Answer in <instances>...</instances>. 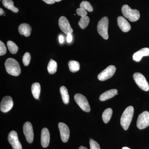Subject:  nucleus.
I'll return each instance as SVG.
<instances>
[{
  "label": "nucleus",
  "mask_w": 149,
  "mask_h": 149,
  "mask_svg": "<svg viewBox=\"0 0 149 149\" xmlns=\"http://www.w3.org/2000/svg\"><path fill=\"white\" fill-rule=\"evenodd\" d=\"M109 19L104 17L100 19L98 24L97 29L99 35L104 40H108V35Z\"/></svg>",
  "instance_id": "4"
},
{
  "label": "nucleus",
  "mask_w": 149,
  "mask_h": 149,
  "mask_svg": "<svg viewBox=\"0 0 149 149\" xmlns=\"http://www.w3.org/2000/svg\"><path fill=\"white\" fill-rule=\"evenodd\" d=\"M147 56H149V48H143L138 52H136L133 54V60L134 61L139 62L141 61V59L143 57Z\"/></svg>",
  "instance_id": "16"
},
{
  "label": "nucleus",
  "mask_w": 149,
  "mask_h": 149,
  "mask_svg": "<svg viewBox=\"0 0 149 149\" xmlns=\"http://www.w3.org/2000/svg\"><path fill=\"white\" fill-rule=\"evenodd\" d=\"M23 132L28 143H31L34 140V132L32 124L29 122H26L23 126Z\"/></svg>",
  "instance_id": "12"
},
{
  "label": "nucleus",
  "mask_w": 149,
  "mask_h": 149,
  "mask_svg": "<svg viewBox=\"0 0 149 149\" xmlns=\"http://www.w3.org/2000/svg\"><path fill=\"white\" fill-rule=\"evenodd\" d=\"M121 11L123 16L132 22L137 21L140 17V13L139 10L132 9L127 5L123 6Z\"/></svg>",
  "instance_id": "3"
},
{
  "label": "nucleus",
  "mask_w": 149,
  "mask_h": 149,
  "mask_svg": "<svg viewBox=\"0 0 149 149\" xmlns=\"http://www.w3.org/2000/svg\"><path fill=\"white\" fill-rule=\"evenodd\" d=\"M133 78L138 86L141 90L145 91L149 90V85L145 76L139 72H136L133 74Z\"/></svg>",
  "instance_id": "6"
},
{
  "label": "nucleus",
  "mask_w": 149,
  "mask_h": 149,
  "mask_svg": "<svg viewBox=\"0 0 149 149\" xmlns=\"http://www.w3.org/2000/svg\"><path fill=\"white\" fill-rule=\"evenodd\" d=\"M7 49L5 45L1 41H0V56H2L6 54Z\"/></svg>",
  "instance_id": "30"
},
{
  "label": "nucleus",
  "mask_w": 149,
  "mask_h": 149,
  "mask_svg": "<svg viewBox=\"0 0 149 149\" xmlns=\"http://www.w3.org/2000/svg\"><path fill=\"white\" fill-rule=\"evenodd\" d=\"M18 31L20 35L27 37L30 36L32 32V27L27 23H22L19 25Z\"/></svg>",
  "instance_id": "17"
},
{
  "label": "nucleus",
  "mask_w": 149,
  "mask_h": 149,
  "mask_svg": "<svg viewBox=\"0 0 149 149\" xmlns=\"http://www.w3.org/2000/svg\"><path fill=\"white\" fill-rule=\"evenodd\" d=\"M58 125L62 141L64 143H66L68 141L70 137L69 128L65 123L62 122L59 123Z\"/></svg>",
  "instance_id": "13"
},
{
  "label": "nucleus",
  "mask_w": 149,
  "mask_h": 149,
  "mask_svg": "<svg viewBox=\"0 0 149 149\" xmlns=\"http://www.w3.org/2000/svg\"><path fill=\"white\" fill-rule=\"evenodd\" d=\"M116 70V68L114 65H109L98 74V78L101 81H104L109 79L113 76Z\"/></svg>",
  "instance_id": "8"
},
{
  "label": "nucleus",
  "mask_w": 149,
  "mask_h": 149,
  "mask_svg": "<svg viewBox=\"0 0 149 149\" xmlns=\"http://www.w3.org/2000/svg\"><path fill=\"white\" fill-rule=\"evenodd\" d=\"M8 141L13 149H22V146L19 141L16 131H10L8 135Z\"/></svg>",
  "instance_id": "10"
},
{
  "label": "nucleus",
  "mask_w": 149,
  "mask_h": 149,
  "mask_svg": "<svg viewBox=\"0 0 149 149\" xmlns=\"http://www.w3.org/2000/svg\"><path fill=\"white\" fill-rule=\"evenodd\" d=\"M5 65L6 70L8 74L13 76H18L21 73V68L18 62L13 58L6 60Z\"/></svg>",
  "instance_id": "1"
},
{
  "label": "nucleus",
  "mask_w": 149,
  "mask_h": 149,
  "mask_svg": "<svg viewBox=\"0 0 149 149\" xmlns=\"http://www.w3.org/2000/svg\"><path fill=\"white\" fill-rule=\"evenodd\" d=\"M13 106V102L10 96H6L3 98L0 105L1 111L6 113L10 111Z\"/></svg>",
  "instance_id": "11"
},
{
  "label": "nucleus",
  "mask_w": 149,
  "mask_h": 149,
  "mask_svg": "<svg viewBox=\"0 0 149 149\" xmlns=\"http://www.w3.org/2000/svg\"><path fill=\"white\" fill-rule=\"evenodd\" d=\"M59 41L60 43L61 44H62L64 42V37L62 35H60L59 37Z\"/></svg>",
  "instance_id": "34"
},
{
  "label": "nucleus",
  "mask_w": 149,
  "mask_h": 149,
  "mask_svg": "<svg viewBox=\"0 0 149 149\" xmlns=\"http://www.w3.org/2000/svg\"><path fill=\"white\" fill-rule=\"evenodd\" d=\"M31 90H32V94L34 98L37 100H39L40 92H41V86L40 83H33L31 88Z\"/></svg>",
  "instance_id": "19"
},
{
  "label": "nucleus",
  "mask_w": 149,
  "mask_h": 149,
  "mask_svg": "<svg viewBox=\"0 0 149 149\" xmlns=\"http://www.w3.org/2000/svg\"><path fill=\"white\" fill-rule=\"evenodd\" d=\"M4 13V11L1 8H0V15H2Z\"/></svg>",
  "instance_id": "35"
},
{
  "label": "nucleus",
  "mask_w": 149,
  "mask_h": 149,
  "mask_svg": "<svg viewBox=\"0 0 149 149\" xmlns=\"http://www.w3.org/2000/svg\"><path fill=\"white\" fill-rule=\"evenodd\" d=\"M80 8L84 9L90 12H92L93 10V7L91 5L90 3L87 1H83L82 2L80 3Z\"/></svg>",
  "instance_id": "27"
},
{
  "label": "nucleus",
  "mask_w": 149,
  "mask_h": 149,
  "mask_svg": "<svg viewBox=\"0 0 149 149\" xmlns=\"http://www.w3.org/2000/svg\"><path fill=\"white\" fill-rule=\"evenodd\" d=\"M57 69V63L54 60L51 59L47 66L48 72L50 74H54L56 72Z\"/></svg>",
  "instance_id": "22"
},
{
  "label": "nucleus",
  "mask_w": 149,
  "mask_h": 149,
  "mask_svg": "<svg viewBox=\"0 0 149 149\" xmlns=\"http://www.w3.org/2000/svg\"><path fill=\"white\" fill-rule=\"evenodd\" d=\"M42 1L48 4H52L55 3V1L54 0H42Z\"/></svg>",
  "instance_id": "33"
},
{
  "label": "nucleus",
  "mask_w": 149,
  "mask_h": 149,
  "mask_svg": "<svg viewBox=\"0 0 149 149\" xmlns=\"http://www.w3.org/2000/svg\"><path fill=\"white\" fill-rule=\"evenodd\" d=\"M76 12H77V14L79 16H81V17L87 16V14H88L87 12L85 10L80 8L77 9Z\"/></svg>",
  "instance_id": "31"
},
{
  "label": "nucleus",
  "mask_w": 149,
  "mask_h": 149,
  "mask_svg": "<svg viewBox=\"0 0 149 149\" xmlns=\"http://www.w3.org/2000/svg\"><path fill=\"white\" fill-rule=\"evenodd\" d=\"M79 149H87V148H85V147L82 146H80V148H79Z\"/></svg>",
  "instance_id": "36"
},
{
  "label": "nucleus",
  "mask_w": 149,
  "mask_h": 149,
  "mask_svg": "<svg viewBox=\"0 0 149 149\" xmlns=\"http://www.w3.org/2000/svg\"><path fill=\"white\" fill-rule=\"evenodd\" d=\"M54 1L55 2H58L61 1L62 0H54Z\"/></svg>",
  "instance_id": "37"
},
{
  "label": "nucleus",
  "mask_w": 149,
  "mask_h": 149,
  "mask_svg": "<svg viewBox=\"0 0 149 149\" xmlns=\"http://www.w3.org/2000/svg\"><path fill=\"white\" fill-rule=\"evenodd\" d=\"M9 50L11 53L15 54L17 53L18 50V47L14 42L11 41H9L7 43Z\"/></svg>",
  "instance_id": "25"
},
{
  "label": "nucleus",
  "mask_w": 149,
  "mask_h": 149,
  "mask_svg": "<svg viewBox=\"0 0 149 149\" xmlns=\"http://www.w3.org/2000/svg\"><path fill=\"white\" fill-rule=\"evenodd\" d=\"M90 145L91 149H101L99 144L93 139H90Z\"/></svg>",
  "instance_id": "29"
},
{
  "label": "nucleus",
  "mask_w": 149,
  "mask_h": 149,
  "mask_svg": "<svg viewBox=\"0 0 149 149\" xmlns=\"http://www.w3.org/2000/svg\"><path fill=\"white\" fill-rule=\"evenodd\" d=\"M134 108L132 106H129L123 111L120 118V125L125 130H127L132 121Z\"/></svg>",
  "instance_id": "2"
},
{
  "label": "nucleus",
  "mask_w": 149,
  "mask_h": 149,
  "mask_svg": "<svg viewBox=\"0 0 149 149\" xmlns=\"http://www.w3.org/2000/svg\"><path fill=\"white\" fill-rule=\"evenodd\" d=\"M2 3L5 7L12 11L13 12L15 13L18 12V9L15 6L12 0H3Z\"/></svg>",
  "instance_id": "20"
},
{
  "label": "nucleus",
  "mask_w": 149,
  "mask_h": 149,
  "mask_svg": "<svg viewBox=\"0 0 149 149\" xmlns=\"http://www.w3.org/2000/svg\"><path fill=\"white\" fill-rule=\"evenodd\" d=\"M70 70L71 72H75L79 71L80 68V65L79 63L75 61H70L68 63Z\"/></svg>",
  "instance_id": "23"
},
{
  "label": "nucleus",
  "mask_w": 149,
  "mask_h": 149,
  "mask_svg": "<svg viewBox=\"0 0 149 149\" xmlns=\"http://www.w3.org/2000/svg\"><path fill=\"white\" fill-rule=\"evenodd\" d=\"M58 24L61 31L67 35L72 34L73 32V29L70 26L68 19L65 17L62 16L59 18Z\"/></svg>",
  "instance_id": "9"
},
{
  "label": "nucleus",
  "mask_w": 149,
  "mask_h": 149,
  "mask_svg": "<svg viewBox=\"0 0 149 149\" xmlns=\"http://www.w3.org/2000/svg\"><path fill=\"white\" fill-rule=\"evenodd\" d=\"M90 22V18L88 16H86L81 17L80 21L78 22V24L82 29H85L87 26Z\"/></svg>",
  "instance_id": "26"
},
{
  "label": "nucleus",
  "mask_w": 149,
  "mask_h": 149,
  "mask_svg": "<svg viewBox=\"0 0 149 149\" xmlns=\"http://www.w3.org/2000/svg\"><path fill=\"white\" fill-rule=\"evenodd\" d=\"M149 125V112L147 111L139 115L137 121V126L139 129H143Z\"/></svg>",
  "instance_id": "7"
},
{
  "label": "nucleus",
  "mask_w": 149,
  "mask_h": 149,
  "mask_svg": "<svg viewBox=\"0 0 149 149\" xmlns=\"http://www.w3.org/2000/svg\"><path fill=\"white\" fill-rule=\"evenodd\" d=\"M117 22L119 28L123 32H129L131 29L130 24L123 17H118L117 18Z\"/></svg>",
  "instance_id": "14"
},
{
  "label": "nucleus",
  "mask_w": 149,
  "mask_h": 149,
  "mask_svg": "<svg viewBox=\"0 0 149 149\" xmlns=\"http://www.w3.org/2000/svg\"><path fill=\"white\" fill-rule=\"evenodd\" d=\"M30 60H31V55L28 52H26L23 56V58H22L23 64L25 66H27L29 65Z\"/></svg>",
  "instance_id": "28"
},
{
  "label": "nucleus",
  "mask_w": 149,
  "mask_h": 149,
  "mask_svg": "<svg viewBox=\"0 0 149 149\" xmlns=\"http://www.w3.org/2000/svg\"><path fill=\"white\" fill-rule=\"evenodd\" d=\"M112 109L111 108L107 109L102 114V119L104 123H107L109 122L112 114Z\"/></svg>",
  "instance_id": "24"
},
{
  "label": "nucleus",
  "mask_w": 149,
  "mask_h": 149,
  "mask_svg": "<svg viewBox=\"0 0 149 149\" xmlns=\"http://www.w3.org/2000/svg\"><path fill=\"white\" fill-rule=\"evenodd\" d=\"M75 101L80 108L87 112L91 111V107L88 100L85 96L81 94H76L74 96Z\"/></svg>",
  "instance_id": "5"
},
{
  "label": "nucleus",
  "mask_w": 149,
  "mask_h": 149,
  "mask_svg": "<svg viewBox=\"0 0 149 149\" xmlns=\"http://www.w3.org/2000/svg\"><path fill=\"white\" fill-rule=\"evenodd\" d=\"M60 91L61 94L62 98L63 103L65 104H68L69 102V96L66 87L65 86H62L60 89Z\"/></svg>",
  "instance_id": "21"
},
{
  "label": "nucleus",
  "mask_w": 149,
  "mask_h": 149,
  "mask_svg": "<svg viewBox=\"0 0 149 149\" xmlns=\"http://www.w3.org/2000/svg\"><path fill=\"white\" fill-rule=\"evenodd\" d=\"M122 149H130L129 148H127V147H123Z\"/></svg>",
  "instance_id": "38"
},
{
  "label": "nucleus",
  "mask_w": 149,
  "mask_h": 149,
  "mask_svg": "<svg viewBox=\"0 0 149 149\" xmlns=\"http://www.w3.org/2000/svg\"><path fill=\"white\" fill-rule=\"evenodd\" d=\"M72 35L71 34H69L67 35V41L68 42L70 43L72 41Z\"/></svg>",
  "instance_id": "32"
},
{
  "label": "nucleus",
  "mask_w": 149,
  "mask_h": 149,
  "mask_svg": "<svg viewBox=\"0 0 149 149\" xmlns=\"http://www.w3.org/2000/svg\"><path fill=\"white\" fill-rule=\"evenodd\" d=\"M118 91L116 89H111L102 94L100 97V100L104 101L109 99L113 97L114 96L118 95Z\"/></svg>",
  "instance_id": "18"
},
{
  "label": "nucleus",
  "mask_w": 149,
  "mask_h": 149,
  "mask_svg": "<svg viewBox=\"0 0 149 149\" xmlns=\"http://www.w3.org/2000/svg\"><path fill=\"white\" fill-rule=\"evenodd\" d=\"M41 144L44 148H47L49 146L50 142V133L47 128H43L41 133Z\"/></svg>",
  "instance_id": "15"
}]
</instances>
